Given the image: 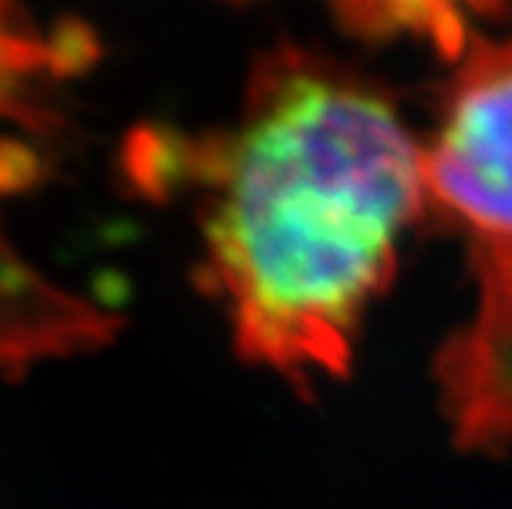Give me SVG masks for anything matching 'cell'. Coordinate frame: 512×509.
<instances>
[{
  "label": "cell",
  "instance_id": "cell-3",
  "mask_svg": "<svg viewBox=\"0 0 512 509\" xmlns=\"http://www.w3.org/2000/svg\"><path fill=\"white\" fill-rule=\"evenodd\" d=\"M509 4L512 0H328L347 34L370 43L420 40L446 60H463L479 40V20L503 14Z\"/></svg>",
  "mask_w": 512,
  "mask_h": 509
},
{
  "label": "cell",
  "instance_id": "cell-1",
  "mask_svg": "<svg viewBox=\"0 0 512 509\" xmlns=\"http://www.w3.org/2000/svg\"><path fill=\"white\" fill-rule=\"evenodd\" d=\"M205 288L245 361L301 391L347 374L427 209L423 149L374 86L304 50L261 57L228 136L195 153Z\"/></svg>",
  "mask_w": 512,
  "mask_h": 509
},
{
  "label": "cell",
  "instance_id": "cell-4",
  "mask_svg": "<svg viewBox=\"0 0 512 509\" xmlns=\"http://www.w3.org/2000/svg\"><path fill=\"white\" fill-rule=\"evenodd\" d=\"M43 47L14 30V0H0V106L10 103V90L43 60Z\"/></svg>",
  "mask_w": 512,
  "mask_h": 509
},
{
  "label": "cell",
  "instance_id": "cell-2",
  "mask_svg": "<svg viewBox=\"0 0 512 509\" xmlns=\"http://www.w3.org/2000/svg\"><path fill=\"white\" fill-rule=\"evenodd\" d=\"M433 209L470 238L476 305L433 364L446 420L463 450L512 443V37H479L423 149Z\"/></svg>",
  "mask_w": 512,
  "mask_h": 509
}]
</instances>
